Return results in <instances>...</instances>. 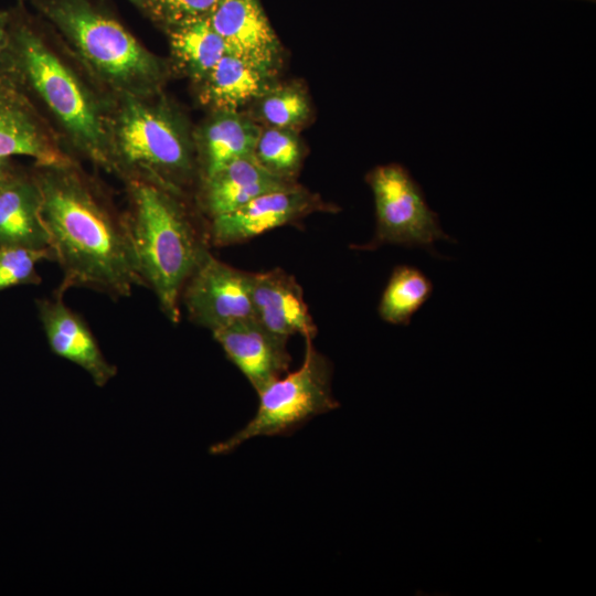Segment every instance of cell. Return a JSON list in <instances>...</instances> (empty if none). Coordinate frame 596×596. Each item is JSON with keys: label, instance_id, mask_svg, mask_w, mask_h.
Wrapping results in <instances>:
<instances>
[{"label": "cell", "instance_id": "10", "mask_svg": "<svg viewBox=\"0 0 596 596\" xmlns=\"http://www.w3.org/2000/svg\"><path fill=\"white\" fill-rule=\"evenodd\" d=\"M26 156L36 166L73 160L40 118L29 98L10 76L0 75V157Z\"/></svg>", "mask_w": 596, "mask_h": 596}, {"label": "cell", "instance_id": "20", "mask_svg": "<svg viewBox=\"0 0 596 596\" xmlns=\"http://www.w3.org/2000/svg\"><path fill=\"white\" fill-rule=\"evenodd\" d=\"M434 286L417 267L395 266L381 295L380 318L394 326H408L412 317L430 298Z\"/></svg>", "mask_w": 596, "mask_h": 596}, {"label": "cell", "instance_id": "19", "mask_svg": "<svg viewBox=\"0 0 596 596\" xmlns=\"http://www.w3.org/2000/svg\"><path fill=\"white\" fill-rule=\"evenodd\" d=\"M166 31L174 61L194 82L201 83L227 53L224 41L209 18L185 22Z\"/></svg>", "mask_w": 596, "mask_h": 596}, {"label": "cell", "instance_id": "7", "mask_svg": "<svg viewBox=\"0 0 596 596\" xmlns=\"http://www.w3.org/2000/svg\"><path fill=\"white\" fill-rule=\"evenodd\" d=\"M375 206V233L359 249L373 251L383 245L422 248L441 258L435 243L457 241L439 223L438 214L428 205L424 191L407 169L398 163L382 164L366 174Z\"/></svg>", "mask_w": 596, "mask_h": 596}, {"label": "cell", "instance_id": "22", "mask_svg": "<svg viewBox=\"0 0 596 596\" xmlns=\"http://www.w3.org/2000/svg\"><path fill=\"white\" fill-rule=\"evenodd\" d=\"M258 115L268 127L291 129L304 125L310 116V103L298 85L268 87L258 97Z\"/></svg>", "mask_w": 596, "mask_h": 596}, {"label": "cell", "instance_id": "13", "mask_svg": "<svg viewBox=\"0 0 596 596\" xmlns=\"http://www.w3.org/2000/svg\"><path fill=\"white\" fill-rule=\"evenodd\" d=\"M212 336L256 393L288 372L291 362L288 341L273 334L254 316L219 329Z\"/></svg>", "mask_w": 596, "mask_h": 596}, {"label": "cell", "instance_id": "24", "mask_svg": "<svg viewBox=\"0 0 596 596\" xmlns=\"http://www.w3.org/2000/svg\"><path fill=\"white\" fill-rule=\"evenodd\" d=\"M220 0H152L146 15L164 30L210 18Z\"/></svg>", "mask_w": 596, "mask_h": 596}, {"label": "cell", "instance_id": "4", "mask_svg": "<svg viewBox=\"0 0 596 596\" xmlns=\"http://www.w3.org/2000/svg\"><path fill=\"white\" fill-rule=\"evenodd\" d=\"M33 2L86 68L120 97H150L163 84L164 63L91 0Z\"/></svg>", "mask_w": 596, "mask_h": 596}, {"label": "cell", "instance_id": "11", "mask_svg": "<svg viewBox=\"0 0 596 596\" xmlns=\"http://www.w3.org/2000/svg\"><path fill=\"white\" fill-rule=\"evenodd\" d=\"M54 291L50 298L36 300V309L47 344L52 352L86 371L93 382L105 386L117 374V366L108 362L96 338L84 321Z\"/></svg>", "mask_w": 596, "mask_h": 596}, {"label": "cell", "instance_id": "12", "mask_svg": "<svg viewBox=\"0 0 596 596\" xmlns=\"http://www.w3.org/2000/svg\"><path fill=\"white\" fill-rule=\"evenodd\" d=\"M209 19L228 53L274 74L280 43L259 0H220Z\"/></svg>", "mask_w": 596, "mask_h": 596}, {"label": "cell", "instance_id": "25", "mask_svg": "<svg viewBox=\"0 0 596 596\" xmlns=\"http://www.w3.org/2000/svg\"><path fill=\"white\" fill-rule=\"evenodd\" d=\"M10 21L11 13L8 11H0V62L9 43Z\"/></svg>", "mask_w": 596, "mask_h": 596}, {"label": "cell", "instance_id": "23", "mask_svg": "<svg viewBox=\"0 0 596 596\" xmlns=\"http://www.w3.org/2000/svg\"><path fill=\"white\" fill-rule=\"evenodd\" d=\"M54 260L52 249L24 246H0V291L19 285H39L36 264Z\"/></svg>", "mask_w": 596, "mask_h": 596}, {"label": "cell", "instance_id": "14", "mask_svg": "<svg viewBox=\"0 0 596 596\" xmlns=\"http://www.w3.org/2000/svg\"><path fill=\"white\" fill-rule=\"evenodd\" d=\"M252 305L254 318L285 341L295 334L305 340L317 336L302 287L281 268L252 273Z\"/></svg>", "mask_w": 596, "mask_h": 596}, {"label": "cell", "instance_id": "8", "mask_svg": "<svg viewBox=\"0 0 596 596\" xmlns=\"http://www.w3.org/2000/svg\"><path fill=\"white\" fill-rule=\"evenodd\" d=\"M180 301L193 323L214 332L254 316L252 273L209 253L185 281Z\"/></svg>", "mask_w": 596, "mask_h": 596}, {"label": "cell", "instance_id": "5", "mask_svg": "<svg viewBox=\"0 0 596 596\" xmlns=\"http://www.w3.org/2000/svg\"><path fill=\"white\" fill-rule=\"evenodd\" d=\"M121 96L110 119V170L182 193L199 179L195 147L181 115L166 100Z\"/></svg>", "mask_w": 596, "mask_h": 596}, {"label": "cell", "instance_id": "27", "mask_svg": "<svg viewBox=\"0 0 596 596\" xmlns=\"http://www.w3.org/2000/svg\"><path fill=\"white\" fill-rule=\"evenodd\" d=\"M137 8H139L145 14L148 11L152 0H129Z\"/></svg>", "mask_w": 596, "mask_h": 596}, {"label": "cell", "instance_id": "29", "mask_svg": "<svg viewBox=\"0 0 596 596\" xmlns=\"http://www.w3.org/2000/svg\"><path fill=\"white\" fill-rule=\"evenodd\" d=\"M20 1H22V0H20Z\"/></svg>", "mask_w": 596, "mask_h": 596}, {"label": "cell", "instance_id": "17", "mask_svg": "<svg viewBox=\"0 0 596 596\" xmlns=\"http://www.w3.org/2000/svg\"><path fill=\"white\" fill-rule=\"evenodd\" d=\"M40 206L41 194L33 175L17 174L3 184L0 188V246L49 248Z\"/></svg>", "mask_w": 596, "mask_h": 596}, {"label": "cell", "instance_id": "26", "mask_svg": "<svg viewBox=\"0 0 596 596\" xmlns=\"http://www.w3.org/2000/svg\"><path fill=\"white\" fill-rule=\"evenodd\" d=\"M17 174L18 173H15L10 158L0 157V188L8 181H10L12 178H14Z\"/></svg>", "mask_w": 596, "mask_h": 596}, {"label": "cell", "instance_id": "1", "mask_svg": "<svg viewBox=\"0 0 596 596\" xmlns=\"http://www.w3.org/2000/svg\"><path fill=\"white\" fill-rule=\"evenodd\" d=\"M40 216L62 270L56 292L87 288L110 298L146 287L126 214L74 163L36 166Z\"/></svg>", "mask_w": 596, "mask_h": 596}, {"label": "cell", "instance_id": "15", "mask_svg": "<svg viewBox=\"0 0 596 596\" xmlns=\"http://www.w3.org/2000/svg\"><path fill=\"white\" fill-rule=\"evenodd\" d=\"M199 183L198 203L205 224L262 194L296 184L267 171L254 155L231 162Z\"/></svg>", "mask_w": 596, "mask_h": 596}, {"label": "cell", "instance_id": "16", "mask_svg": "<svg viewBox=\"0 0 596 596\" xmlns=\"http://www.w3.org/2000/svg\"><path fill=\"white\" fill-rule=\"evenodd\" d=\"M262 128L238 110H216L195 141L199 182L254 153Z\"/></svg>", "mask_w": 596, "mask_h": 596}, {"label": "cell", "instance_id": "2", "mask_svg": "<svg viewBox=\"0 0 596 596\" xmlns=\"http://www.w3.org/2000/svg\"><path fill=\"white\" fill-rule=\"evenodd\" d=\"M127 185L126 219L140 274L163 315L177 324L183 286L210 253L206 225L190 213L182 193L142 180Z\"/></svg>", "mask_w": 596, "mask_h": 596}, {"label": "cell", "instance_id": "28", "mask_svg": "<svg viewBox=\"0 0 596 596\" xmlns=\"http://www.w3.org/2000/svg\"><path fill=\"white\" fill-rule=\"evenodd\" d=\"M587 1H595V0H587Z\"/></svg>", "mask_w": 596, "mask_h": 596}, {"label": "cell", "instance_id": "6", "mask_svg": "<svg viewBox=\"0 0 596 596\" xmlns=\"http://www.w3.org/2000/svg\"><path fill=\"white\" fill-rule=\"evenodd\" d=\"M305 341L301 366L257 393L255 416L230 438L212 445L211 454H230L254 437L290 434L315 416L339 406L331 390V362L313 347L312 340Z\"/></svg>", "mask_w": 596, "mask_h": 596}, {"label": "cell", "instance_id": "18", "mask_svg": "<svg viewBox=\"0 0 596 596\" xmlns=\"http://www.w3.org/2000/svg\"><path fill=\"white\" fill-rule=\"evenodd\" d=\"M273 75L225 53L201 84V102L216 110H238L269 87Z\"/></svg>", "mask_w": 596, "mask_h": 596}, {"label": "cell", "instance_id": "21", "mask_svg": "<svg viewBox=\"0 0 596 596\" xmlns=\"http://www.w3.org/2000/svg\"><path fill=\"white\" fill-rule=\"evenodd\" d=\"M253 155L274 175L295 182L302 163L304 148L294 130L268 127L262 129Z\"/></svg>", "mask_w": 596, "mask_h": 596}, {"label": "cell", "instance_id": "9", "mask_svg": "<svg viewBox=\"0 0 596 596\" xmlns=\"http://www.w3.org/2000/svg\"><path fill=\"white\" fill-rule=\"evenodd\" d=\"M328 210L318 195L296 183L262 194L205 225L210 245L222 247L244 243L313 212Z\"/></svg>", "mask_w": 596, "mask_h": 596}, {"label": "cell", "instance_id": "3", "mask_svg": "<svg viewBox=\"0 0 596 596\" xmlns=\"http://www.w3.org/2000/svg\"><path fill=\"white\" fill-rule=\"evenodd\" d=\"M2 62H6V75L22 81L42 100L73 147L109 171L110 118L82 78L21 14L11 13Z\"/></svg>", "mask_w": 596, "mask_h": 596}]
</instances>
